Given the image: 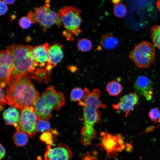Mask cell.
Instances as JSON below:
<instances>
[{
    "label": "cell",
    "instance_id": "obj_20",
    "mask_svg": "<svg viewBox=\"0 0 160 160\" xmlns=\"http://www.w3.org/2000/svg\"><path fill=\"white\" fill-rule=\"evenodd\" d=\"M108 94L112 96L119 95L122 91V86L118 82L113 80L108 82L106 87Z\"/></svg>",
    "mask_w": 160,
    "mask_h": 160
},
{
    "label": "cell",
    "instance_id": "obj_1",
    "mask_svg": "<svg viewBox=\"0 0 160 160\" xmlns=\"http://www.w3.org/2000/svg\"><path fill=\"white\" fill-rule=\"evenodd\" d=\"M7 84L5 96L7 103L21 111L34 106L40 97L29 74L11 78Z\"/></svg>",
    "mask_w": 160,
    "mask_h": 160
},
{
    "label": "cell",
    "instance_id": "obj_28",
    "mask_svg": "<svg viewBox=\"0 0 160 160\" xmlns=\"http://www.w3.org/2000/svg\"><path fill=\"white\" fill-rule=\"evenodd\" d=\"M32 23L26 16L22 17L19 20L20 26L24 29H27L30 27Z\"/></svg>",
    "mask_w": 160,
    "mask_h": 160
},
{
    "label": "cell",
    "instance_id": "obj_23",
    "mask_svg": "<svg viewBox=\"0 0 160 160\" xmlns=\"http://www.w3.org/2000/svg\"><path fill=\"white\" fill-rule=\"evenodd\" d=\"M84 91L81 88L76 87L73 89L70 93V98L74 102H79L83 98Z\"/></svg>",
    "mask_w": 160,
    "mask_h": 160
},
{
    "label": "cell",
    "instance_id": "obj_13",
    "mask_svg": "<svg viewBox=\"0 0 160 160\" xmlns=\"http://www.w3.org/2000/svg\"><path fill=\"white\" fill-rule=\"evenodd\" d=\"M134 88L136 93L144 97L147 100L152 99L153 94L152 83L146 76H140L138 77L135 82Z\"/></svg>",
    "mask_w": 160,
    "mask_h": 160
},
{
    "label": "cell",
    "instance_id": "obj_30",
    "mask_svg": "<svg viewBox=\"0 0 160 160\" xmlns=\"http://www.w3.org/2000/svg\"><path fill=\"white\" fill-rule=\"evenodd\" d=\"M26 16L32 23H38L34 12L29 11Z\"/></svg>",
    "mask_w": 160,
    "mask_h": 160
},
{
    "label": "cell",
    "instance_id": "obj_33",
    "mask_svg": "<svg viewBox=\"0 0 160 160\" xmlns=\"http://www.w3.org/2000/svg\"><path fill=\"white\" fill-rule=\"evenodd\" d=\"M0 160H1L5 156L6 153L5 150L3 146L0 144Z\"/></svg>",
    "mask_w": 160,
    "mask_h": 160
},
{
    "label": "cell",
    "instance_id": "obj_16",
    "mask_svg": "<svg viewBox=\"0 0 160 160\" xmlns=\"http://www.w3.org/2000/svg\"><path fill=\"white\" fill-rule=\"evenodd\" d=\"M3 117L5 123L14 127L17 131L19 129L18 123L20 117L19 113L15 108L10 107L3 112Z\"/></svg>",
    "mask_w": 160,
    "mask_h": 160
},
{
    "label": "cell",
    "instance_id": "obj_12",
    "mask_svg": "<svg viewBox=\"0 0 160 160\" xmlns=\"http://www.w3.org/2000/svg\"><path fill=\"white\" fill-rule=\"evenodd\" d=\"M139 100L136 93L131 92L123 96L117 103L112 104V107L114 110L125 112V116L127 117L134 110Z\"/></svg>",
    "mask_w": 160,
    "mask_h": 160
},
{
    "label": "cell",
    "instance_id": "obj_25",
    "mask_svg": "<svg viewBox=\"0 0 160 160\" xmlns=\"http://www.w3.org/2000/svg\"><path fill=\"white\" fill-rule=\"evenodd\" d=\"M50 124L47 120L37 118L36 129L39 132H44L50 130Z\"/></svg>",
    "mask_w": 160,
    "mask_h": 160
},
{
    "label": "cell",
    "instance_id": "obj_21",
    "mask_svg": "<svg viewBox=\"0 0 160 160\" xmlns=\"http://www.w3.org/2000/svg\"><path fill=\"white\" fill-rule=\"evenodd\" d=\"M91 41L86 38L79 39L77 42V47L78 50L82 52H86L89 51L92 47Z\"/></svg>",
    "mask_w": 160,
    "mask_h": 160
},
{
    "label": "cell",
    "instance_id": "obj_6",
    "mask_svg": "<svg viewBox=\"0 0 160 160\" xmlns=\"http://www.w3.org/2000/svg\"><path fill=\"white\" fill-rule=\"evenodd\" d=\"M129 56L138 68H147L155 62V48L149 42L143 41L130 52Z\"/></svg>",
    "mask_w": 160,
    "mask_h": 160
},
{
    "label": "cell",
    "instance_id": "obj_26",
    "mask_svg": "<svg viewBox=\"0 0 160 160\" xmlns=\"http://www.w3.org/2000/svg\"><path fill=\"white\" fill-rule=\"evenodd\" d=\"M49 131L43 132L40 136V139L41 141L44 142L48 145L51 146L53 144L52 133Z\"/></svg>",
    "mask_w": 160,
    "mask_h": 160
},
{
    "label": "cell",
    "instance_id": "obj_3",
    "mask_svg": "<svg viewBox=\"0 0 160 160\" xmlns=\"http://www.w3.org/2000/svg\"><path fill=\"white\" fill-rule=\"evenodd\" d=\"M33 47L29 45L15 44L7 47V49L12 57L14 65L9 79L20 75L31 74L34 71L38 63L34 61L31 57Z\"/></svg>",
    "mask_w": 160,
    "mask_h": 160
},
{
    "label": "cell",
    "instance_id": "obj_32",
    "mask_svg": "<svg viewBox=\"0 0 160 160\" xmlns=\"http://www.w3.org/2000/svg\"><path fill=\"white\" fill-rule=\"evenodd\" d=\"M3 88L0 87V105H3L7 103V100L5 98V95Z\"/></svg>",
    "mask_w": 160,
    "mask_h": 160
},
{
    "label": "cell",
    "instance_id": "obj_18",
    "mask_svg": "<svg viewBox=\"0 0 160 160\" xmlns=\"http://www.w3.org/2000/svg\"><path fill=\"white\" fill-rule=\"evenodd\" d=\"M38 68L31 74L32 78L38 81L48 82L49 81V73L46 69L42 68Z\"/></svg>",
    "mask_w": 160,
    "mask_h": 160
},
{
    "label": "cell",
    "instance_id": "obj_2",
    "mask_svg": "<svg viewBox=\"0 0 160 160\" xmlns=\"http://www.w3.org/2000/svg\"><path fill=\"white\" fill-rule=\"evenodd\" d=\"M84 91L83 98L78 102V105L83 107L84 125L81 131L95 132L94 125L101 121L100 113L98 109L105 108L106 106L99 99L100 91L99 89H95L90 92L85 88Z\"/></svg>",
    "mask_w": 160,
    "mask_h": 160
},
{
    "label": "cell",
    "instance_id": "obj_38",
    "mask_svg": "<svg viewBox=\"0 0 160 160\" xmlns=\"http://www.w3.org/2000/svg\"><path fill=\"white\" fill-rule=\"evenodd\" d=\"M159 122L160 123V118H159Z\"/></svg>",
    "mask_w": 160,
    "mask_h": 160
},
{
    "label": "cell",
    "instance_id": "obj_27",
    "mask_svg": "<svg viewBox=\"0 0 160 160\" xmlns=\"http://www.w3.org/2000/svg\"><path fill=\"white\" fill-rule=\"evenodd\" d=\"M148 116L150 119L154 123L159 122L160 116V110L157 108H153L149 111Z\"/></svg>",
    "mask_w": 160,
    "mask_h": 160
},
{
    "label": "cell",
    "instance_id": "obj_31",
    "mask_svg": "<svg viewBox=\"0 0 160 160\" xmlns=\"http://www.w3.org/2000/svg\"><path fill=\"white\" fill-rule=\"evenodd\" d=\"M82 160H99L92 155L90 153L87 152L81 156Z\"/></svg>",
    "mask_w": 160,
    "mask_h": 160
},
{
    "label": "cell",
    "instance_id": "obj_10",
    "mask_svg": "<svg viewBox=\"0 0 160 160\" xmlns=\"http://www.w3.org/2000/svg\"><path fill=\"white\" fill-rule=\"evenodd\" d=\"M72 153L68 146L62 143L53 148L48 145L44 155L45 160H71Z\"/></svg>",
    "mask_w": 160,
    "mask_h": 160
},
{
    "label": "cell",
    "instance_id": "obj_15",
    "mask_svg": "<svg viewBox=\"0 0 160 160\" xmlns=\"http://www.w3.org/2000/svg\"><path fill=\"white\" fill-rule=\"evenodd\" d=\"M49 44L46 42L43 44L33 47L31 51L33 59L38 63L41 67L44 66L48 60V53L49 48Z\"/></svg>",
    "mask_w": 160,
    "mask_h": 160
},
{
    "label": "cell",
    "instance_id": "obj_34",
    "mask_svg": "<svg viewBox=\"0 0 160 160\" xmlns=\"http://www.w3.org/2000/svg\"><path fill=\"white\" fill-rule=\"evenodd\" d=\"M68 70L71 72L74 73L77 70V67L75 65H70L68 67Z\"/></svg>",
    "mask_w": 160,
    "mask_h": 160
},
{
    "label": "cell",
    "instance_id": "obj_5",
    "mask_svg": "<svg viewBox=\"0 0 160 160\" xmlns=\"http://www.w3.org/2000/svg\"><path fill=\"white\" fill-rule=\"evenodd\" d=\"M59 13L65 29L63 33L73 38L78 36L81 32L80 26L82 19L79 10L75 7L66 6L62 7Z\"/></svg>",
    "mask_w": 160,
    "mask_h": 160
},
{
    "label": "cell",
    "instance_id": "obj_14",
    "mask_svg": "<svg viewBox=\"0 0 160 160\" xmlns=\"http://www.w3.org/2000/svg\"><path fill=\"white\" fill-rule=\"evenodd\" d=\"M63 46L60 44H55L49 47L48 60L46 69L50 73L51 70L62 60L64 56Z\"/></svg>",
    "mask_w": 160,
    "mask_h": 160
},
{
    "label": "cell",
    "instance_id": "obj_9",
    "mask_svg": "<svg viewBox=\"0 0 160 160\" xmlns=\"http://www.w3.org/2000/svg\"><path fill=\"white\" fill-rule=\"evenodd\" d=\"M100 135L102 140L98 145L106 151L108 157L110 158L116 155L118 152L124 148L123 139L120 134L112 135L105 131L101 132Z\"/></svg>",
    "mask_w": 160,
    "mask_h": 160
},
{
    "label": "cell",
    "instance_id": "obj_37",
    "mask_svg": "<svg viewBox=\"0 0 160 160\" xmlns=\"http://www.w3.org/2000/svg\"><path fill=\"white\" fill-rule=\"evenodd\" d=\"M121 0H112V2L115 5L120 3Z\"/></svg>",
    "mask_w": 160,
    "mask_h": 160
},
{
    "label": "cell",
    "instance_id": "obj_36",
    "mask_svg": "<svg viewBox=\"0 0 160 160\" xmlns=\"http://www.w3.org/2000/svg\"><path fill=\"white\" fill-rule=\"evenodd\" d=\"M156 5L160 14V0H157Z\"/></svg>",
    "mask_w": 160,
    "mask_h": 160
},
{
    "label": "cell",
    "instance_id": "obj_11",
    "mask_svg": "<svg viewBox=\"0 0 160 160\" xmlns=\"http://www.w3.org/2000/svg\"><path fill=\"white\" fill-rule=\"evenodd\" d=\"M14 65L12 59L9 51L7 49L1 50L0 84L8 83Z\"/></svg>",
    "mask_w": 160,
    "mask_h": 160
},
{
    "label": "cell",
    "instance_id": "obj_19",
    "mask_svg": "<svg viewBox=\"0 0 160 160\" xmlns=\"http://www.w3.org/2000/svg\"><path fill=\"white\" fill-rule=\"evenodd\" d=\"M28 136L26 134L21 131H17L13 135V142L17 146H24L28 141Z\"/></svg>",
    "mask_w": 160,
    "mask_h": 160
},
{
    "label": "cell",
    "instance_id": "obj_8",
    "mask_svg": "<svg viewBox=\"0 0 160 160\" xmlns=\"http://www.w3.org/2000/svg\"><path fill=\"white\" fill-rule=\"evenodd\" d=\"M37 119L33 106L28 107L23 110L20 116L18 131H21L30 137L34 136L37 133L36 124Z\"/></svg>",
    "mask_w": 160,
    "mask_h": 160
},
{
    "label": "cell",
    "instance_id": "obj_35",
    "mask_svg": "<svg viewBox=\"0 0 160 160\" xmlns=\"http://www.w3.org/2000/svg\"><path fill=\"white\" fill-rule=\"evenodd\" d=\"M7 4H14L16 0H2Z\"/></svg>",
    "mask_w": 160,
    "mask_h": 160
},
{
    "label": "cell",
    "instance_id": "obj_7",
    "mask_svg": "<svg viewBox=\"0 0 160 160\" xmlns=\"http://www.w3.org/2000/svg\"><path fill=\"white\" fill-rule=\"evenodd\" d=\"M50 2V0H45V3L43 6L34 9L37 23L43 27L44 31L54 24L59 28L62 25L60 13L51 10Z\"/></svg>",
    "mask_w": 160,
    "mask_h": 160
},
{
    "label": "cell",
    "instance_id": "obj_22",
    "mask_svg": "<svg viewBox=\"0 0 160 160\" xmlns=\"http://www.w3.org/2000/svg\"><path fill=\"white\" fill-rule=\"evenodd\" d=\"M151 36L154 44L160 50V25L153 26L151 28Z\"/></svg>",
    "mask_w": 160,
    "mask_h": 160
},
{
    "label": "cell",
    "instance_id": "obj_4",
    "mask_svg": "<svg viewBox=\"0 0 160 160\" xmlns=\"http://www.w3.org/2000/svg\"><path fill=\"white\" fill-rule=\"evenodd\" d=\"M65 103L64 95L50 86L46 89L34 105L37 118L49 120L53 110L58 111Z\"/></svg>",
    "mask_w": 160,
    "mask_h": 160
},
{
    "label": "cell",
    "instance_id": "obj_29",
    "mask_svg": "<svg viewBox=\"0 0 160 160\" xmlns=\"http://www.w3.org/2000/svg\"><path fill=\"white\" fill-rule=\"evenodd\" d=\"M0 15H3L5 14L8 10L7 4L3 0L0 1Z\"/></svg>",
    "mask_w": 160,
    "mask_h": 160
},
{
    "label": "cell",
    "instance_id": "obj_24",
    "mask_svg": "<svg viewBox=\"0 0 160 160\" xmlns=\"http://www.w3.org/2000/svg\"><path fill=\"white\" fill-rule=\"evenodd\" d=\"M114 15L116 17L122 18L124 17L127 13V8L124 4L120 3L115 5L113 9Z\"/></svg>",
    "mask_w": 160,
    "mask_h": 160
},
{
    "label": "cell",
    "instance_id": "obj_17",
    "mask_svg": "<svg viewBox=\"0 0 160 160\" xmlns=\"http://www.w3.org/2000/svg\"><path fill=\"white\" fill-rule=\"evenodd\" d=\"M100 43L104 48L111 50L116 48L118 45L119 41L116 37L111 34L106 33L102 36Z\"/></svg>",
    "mask_w": 160,
    "mask_h": 160
}]
</instances>
